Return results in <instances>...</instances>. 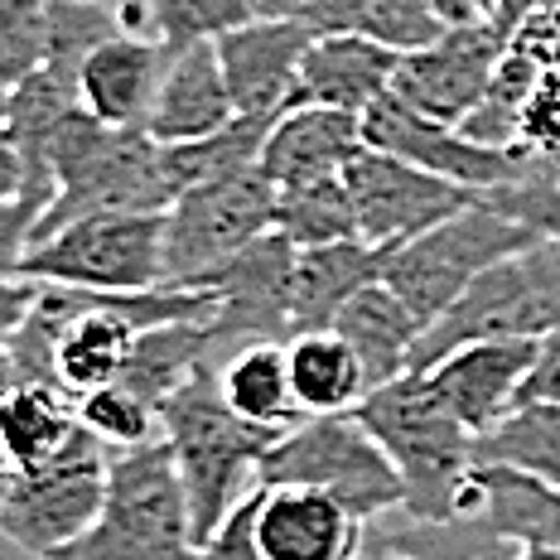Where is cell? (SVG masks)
I'll list each match as a JSON object with an SVG mask.
<instances>
[{"instance_id":"obj_1","label":"cell","mask_w":560,"mask_h":560,"mask_svg":"<svg viewBox=\"0 0 560 560\" xmlns=\"http://www.w3.org/2000/svg\"><path fill=\"white\" fill-rule=\"evenodd\" d=\"M160 435L179 464L194 541L203 546L228 512L261 488V464L285 430L242 420L218 392V372H198L189 387L160 401Z\"/></svg>"},{"instance_id":"obj_2","label":"cell","mask_w":560,"mask_h":560,"mask_svg":"<svg viewBox=\"0 0 560 560\" xmlns=\"http://www.w3.org/2000/svg\"><path fill=\"white\" fill-rule=\"evenodd\" d=\"M54 203L39 218L34 247L68 223L97 213H170V189L160 174V140L140 126H107L78 107L49 145Z\"/></svg>"},{"instance_id":"obj_3","label":"cell","mask_w":560,"mask_h":560,"mask_svg":"<svg viewBox=\"0 0 560 560\" xmlns=\"http://www.w3.org/2000/svg\"><path fill=\"white\" fill-rule=\"evenodd\" d=\"M358 420L377 435L406 483V517L445 522L469 512L474 488V435L450 416L420 372L372 387L358 406Z\"/></svg>"},{"instance_id":"obj_4","label":"cell","mask_w":560,"mask_h":560,"mask_svg":"<svg viewBox=\"0 0 560 560\" xmlns=\"http://www.w3.org/2000/svg\"><path fill=\"white\" fill-rule=\"evenodd\" d=\"M194 522L189 498L179 483V464L165 435L140 450L112 454L107 498L97 522L73 546L54 551L49 560H194Z\"/></svg>"},{"instance_id":"obj_5","label":"cell","mask_w":560,"mask_h":560,"mask_svg":"<svg viewBox=\"0 0 560 560\" xmlns=\"http://www.w3.org/2000/svg\"><path fill=\"white\" fill-rule=\"evenodd\" d=\"M560 329V242L541 237L527 252L488 266L454 305L425 324L411 372L435 368L445 353L483 338H536Z\"/></svg>"},{"instance_id":"obj_6","label":"cell","mask_w":560,"mask_h":560,"mask_svg":"<svg viewBox=\"0 0 560 560\" xmlns=\"http://www.w3.org/2000/svg\"><path fill=\"white\" fill-rule=\"evenodd\" d=\"M261 488H319L363 522L406 508L401 474L358 411L305 416L300 425H290L266 454Z\"/></svg>"},{"instance_id":"obj_7","label":"cell","mask_w":560,"mask_h":560,"mask_svg":"<svg viewBox=\"0 0 560 560\" xmlns=\"http://www.w3.org/2000/svg\"><path fill=\"white\" fill-rule=\"evenodd\" d=\"M532 242H541V237H536L527 223H517V218L488 208L483 198H474L464 213H454L440 228L392 247L387 261H382V280H387L420 319L435 324L488 266L527 252Z\"/></svg>"},{"instance_id":"obj_8","label":"cell","mask_w":560,"mask_h":560,"mask_svg":"<svg viewBox=\"0 0 560 560\" xmlns=\"http://www.w3.org/2000/svg\"><path fill=\"white\" fill-rule=\"evenodd\" d=\"M25 280L88 295H136L170 285L165 213H97L44 237L20 266Z\"/></svg>"},{"instance_id":"obj_9","label":"cell","mask_w":560,"mask_h":560,"mask_svg":"<svg viewBox=\"0 0 560 560\" xmlns=\"http://www.w3.org/2000/svg\"><path fill=\"white\" fill-rule=\"evenodd\" d=\"M276 208H280V189L261 170V160L179 194L165 213L170 285H198L218 266H228L237 252H247L256 237L276 232Z\"/></svg>"},{"instance_id":"obj_10","label":"cell","mask_w":560,"mask_h":560,"mask_svg":"<svg viewBox=\"0 0 560 560\" xmlns=\"http://www.w3.org/2000/svg\"><path fill=\"white\" fill-rule=\"evenodd\" d=\"M112 454L116 450H107L78 420L73 440L54 459L20 469L15 493H10L5 512H0V536L34 560H49L54 551L73 546L102 512Z\"/></svg>"},{"instance_id":"obj_11","label":"cell","mask_w":560,"mask_h":560,"mask_svg":"<svg viewBox=\"0 0 560 560\" xmlns=\"http://www.w3.org/2000/svg\"><path fill=\"white\" fill-rule=\"evenodd\" d=\"M363 140L372 150H382V155H396L406 165L430 170L474 194H493V189H508V184H527L536 174H546V160L532 145H508V150L478 145L459 126L416 112L396 92H387V97L363 112Z\"/></svg>"},{"instance_id":"obj_12","label":"cell","mask_w":560,"mask_h":560,"mask_svg":"<svg viewBox=\"0 0 560 560\" xmlns=\"http://www.w3.org/2000/svg\"><path fill=\"white\" fill-rule=\"evenodd\" d=\"M348 198L358 208V232L372 247L392 252L401 242L420 237V232L440 228L445 218L464 213L474 203V189L464 184H450L430 170H416L396 155H382V150L363 145L343 170Z\"/></svg>"},{"instance_id":"obj_13","label":"cell","mask_w":560,"mask_h":560,"mask_svg":"<svg viewBox=\"0 0 560 560\" xmlns=\"http://www.w3.org/2000/svg\"><path fill=\"white\" fill-rule=\"evenodd\" d=\"M508 44L512 39L493 20L450 25L430 49L401 58L392 92L401 102H411L416 112L435 116V121L464 126V116H474L478 102L493 88V73H498V63H503Z\"/></svg>"},{"instance_id":"obj_14","label":"cell","mask_w":560,"mask_h":560,"mask_svg":"<svg viewBox=\"0 0 560 560\" xmlns=\"http://www.w3.org/2000/svg\"><path fill=\"white\" fill-rule=\"evenodd\" d=\"M290 271H295V247L280 232H266L228 266L198 280L218 295L213 329L228 343V353L242 343H256V338L290 343Z\"/></svg>"},{"instance_id":"obj_15","label":"cell","mask_w":560,"mask_h":560,"mask_svg":"<svg viewBox=\"0 0 560 560\" xmlns=\"http://www.w3.org/2000/svg\"><path fill=\"white\" fill-rule=\"evenodd\" d=\"M536 358H541L536 338H483V343L454 348L420 377L469 435H483L522 406V387H527Z\"/></svg>"},{"instance_id":"obj_16","label":"cell","mask_w":560,"mask_h":560,"mask_svg":"<svg viewBox=\"0 0 560 560\" xmlns=\"http://www.w3.org/2000/svg\"><path fill=\"white\" fill-rule=\"evenodd\" d=\"M314 44L305 20H252L218 39V58L237 102V116H280L295 107L300 63Z\"/></svg>"},{"instance_id":"obj_17","label":"cell","mask_w":560,"mask_h":560,"mask_svg":"<svg viewBox=\"0 0 560 560\" xmlns=\"http://www.w3.org/2000/svg\"><path fill=\"white\" fill-rule=\"evenodd\" d=\"M256 536L266 560H358L368 522L319 488H261Z\"/></svg>"},{"instance_id":"obj_18","label":"cell","mask_w":560,"mask_h":560,"mask_svg":"<svg viewBox=\"0 0 560 560\" xmlns=\"http://www.w3.org/2000/svg\"><path fill=\"white\" fill-rule=\"evenodd\" d=\"M228 121H237V102H232L218 44L170 49L155 102H150L145 116V136L160 140V145H184V140H203L223 131Z\"/></svg>"},{"instance_id":"obj_19","label":"cell","mask_w":560,"mask_h":560,"mask_svg":"<svg viewBox=\"0 0 560 560\" xmlns=\"http://www.w3.org/2000/svg\"><path fill=\"white\" fill-rule=\"evenodd\" d=\"M363 145V116L334 107H290L276 116L271 136H266L261 170L271 174L280 194L305 189L319 179H338Z\"/></svg>"},{"instance_id":"obj_20","label":"cell","mask_w":560,"mask_h":560,"mask_svg":"<svg viewBox=\"0 0 560 560\" xmlns=\"http://www.w3.org/2000/svg\"><path fill=\"white\" fill-rule=\"evenodd\" d=\"M401 54L382 44L353 39V34H314L305 63H300L295 107H334L363 116L372 102H382L396 83Z\"/></svg>"},{"instance_id":"obj_21","label":"cell","mask_w":560,"mask_h":560,"mask_svg":"<svg viewBox=\"0 0 560 560\" xmlns=\"http://www.w3.org/2000/svg\"><path fill=\"white\" fill-rule=\"evenodd\" d=\"M170 49L150 34H116L78 73V102L107 126H140L145 131L150 102H155L160 73Z\"/></svg>"},{"instance_id":"obj_22","label":"cell","mask_w":560,"mask_h":560,"mask_svg":"<svg viewBox=\"0 0 560 560\" xmlns=\"http://www.w3.org/2000/svg\"><path fill=\"white\" fill-rule=\"evenodd\" d=\"M387 252L372 242H334V247H295V271H290V338L334 329L338 310L382 280Z\"/></svg>"},{"instance_id":"obj_23","label":"cell","mask_w":560,"mask_h":560,"mask_svg":"<svg viewBox=\"0 0 560 560\" xmlns=\"http://www.w3.org/2000/svg\"><path fill=\"white\" fill-rule=\"evenodd\" d=\"M228 358V343L218 338L213 319H174L140 329L126 358L121 387H131L136 396H145L160 411V401H170L179 387H189L198 372H218Z\"/></svg>"},{"instance_id":"obj_24","label":"cell","mask_w":560,"mask_h":560,"mask_svg":"<svg viewBox=\"0 0 560 560\" xmlns=\"http://www.w3.org/2000/svg\"><path fill=\"white\" fill-rule=\"evenodd\" d=\"M334 329L353 343L358 363L368 372V392H372V387H387V382L411 372L425 319L396 295L387 280H372L368 290H358V295L338 310Z\"/></svg>"},{"instance_id":"obj_25","label":"cell","mask_w":560,"mask_h":560,"mask_svg":"<svg viewBox=\"0 0 560 560\" xmlns=\"http://www.w3.org/2000/svg\"><path fill=\"white\" fill-rule=\"evenodd\" d=\"M68 295H73V319L58 334V353H54L58 387L73 396H88L97 387L121 382L126 358H131V343L140 329L126 314H116L107 305V295H88V290H68Z\"/></svg>"},{"instance_id":"obj_26","label":"cell","mask_w":560,"mask_h":560,"mask_svg":"<svg viewBox=\"0 0 560 560\" xmlns=\"http://www.w3.org/2000/svg\"><path fill=\"white\" fill-rule=\"evenodd\" d=\"M218 392L252 425L290 430L305 420L295 382H290V353L280 338H256V343L232 348L218 368Z\"/></svg>"},{"instance_id":"obj_27","label":"cell","mask_w":560,"mask_h":560,"mask_svg":"<svg viewBox=\"0 0 560 560\" xmlns=\"http://www.w3.org/2000/svg\"><path fill=\"white\" fill-rule=\"evenodd\" d=\"M469 512L498 527L517 546H551L560 551V493L541 478L503 469V464H474Z\"/></svg>"},{"instance_id":"obj_28","label":"cell","mask_w":560,"mask_h":560,"mask_svg":"<svg viewBox=\"0 0 560 560\" xmlns=\"http://www.w3.org/2000/svg\"><path fill=\"white\" fill-rule=\"evenodd\" d=\"M305 25L314 34H353V39L382 44L392 54H420L440 39L450 25L430 10V0H324L305 10Z\"/></svg>"},{"instance_id":"obj_29","label":"cell","mask_w":560,"mask_h":560,"mask_svg":"<svg viewBox=\"0 0 560 560\" xmlns=\"http://www.w3.org/2000/svg\"><path fill=\"white\" fill-rule=\"evenodd\" d=\"M290 353V382H295L300 411L305 416H338L358 411L368 396V372L358 363L353 343L338 329L295 334L285 343Z\"/></svg>"},{"instance_id":"obj_30","label":"cell","mask_w":560,"mask_h":560,"mask_svg":"<svg viewBox=\"0 0 560 560\" xmlns=\"http://www.w3.org/2000/svg\"><path fill=\"white\" fill-rule=\"evenodd\" d=\"M276 116H237L223 131L203 136V140H184V145H160V174H165L170 189V208L179 194L198 189L208 179H223V174H237L261 160V145L271 136Z\"/></svg>"},{"instance_id":"obj_31","label":"cell","mask_w":560,"mask_h":560,"mask_svg":"<svg viewBox=\"0 0 560 560\" xmlns=\"http://www.w3.org/2000/svg\"><path fill=\"white\" fill-rule=\"evenodd\" d=\"M78 430V396L63 387H15L0 401V450L15 469L54 459Z\"/></svg>"},{"instance_id":"obj_32","label":"cell","mask_w":560,"mask_h":560,"mask_svg":"<svg viewBox=\"0 0 560 560\" xmlns=\"http://www.w3.org/2000/svg\"><path fill=\"white\" fill-rule=\"evenodd\" d=\"M474 464H503L560 493V401H527L474 435Z\"/></svg>"},{"instance_id":"obj_33","label":"cell","mask_w":560,"mask_h":560,"mask_svg":"<svg viewBox=\"0 0 560 560\" xmlns=\"http://www.w3.org/2000/svg\"><path fill=\"white\" fill-rule=\"evenodd\" d=\"M387 546H396L406 560H517L522 546L508 541L498 527H488L478 512L445 522L406 517L401 527H387Z\"/></svg>"},{"instance_id":"obj_34","label":"cell","mask_w":560,"mask_h":560,"mask_svg":"<svg viewBox=\"0 0 560 560\" xmlns=\"http://www.w3.org/2000/svg\"><path fill=\"white\" fill-rule=\"evenodd\" d=\"M276 232L290 247H334V242H363L358 232V208L348 198L343 174L319 179L305 189H285L276 208Z\"/></svg>"},{"instance_id":"obj_35","label":"cell","mask_w":560,"mask_h":560,"mask_svg":"<svg viewBox=\"0 0 560 560\" xmlns=\"http://www.w3.org/2000/svg\"><path fill=\"white\" fill-rule=\"evenodd\" d=\"M116 34H126L121 10H112L107 0H49V58H44V68L78 88L83 63Z\"/></svg>"},{"instance_id":"obj_36","label":"cell","mask_w":560,"mask_h":560,"mask_svg":"<svg viewBox=\"0 0 560 560\" xmlns=\"http://www.w3.org/2000/svg\"><path fill=\"white\" fill-rule=\"evenodd\" d=\"M150 34L165 49H189V44H218L223 34L261 20L256 0H145Z\"/></svg>"},{"instance_id":"obj_37","label":"cell","mask_w":560,"mask_h":560,"mask_svg":"<svg viewBox=\"0 0 560 560\" xmlns=\"http://www.w3.org/2000/svg\"><path fill=\"white\" fill-rule=\"evenodd\" d=\"M78 420H83V430H92V435L116 454L160 440V411L145 401V396L121 387V382L78 396Z\"/></svg>"},{"instance_id":"obj_38","label":"cell","mask_w":560,"mask_h":560,"mask_svg":"<svg viewBox=\"0 0 560 560\" xmlns=\"http://www.w3.org/2000/svg\"><path fill=\"white\" fill-rule=\"evenodd\" d=\"M49 58V0H0V78L25 83Z\"/></svg>"},{"instance_id":"obj_39","label":"cell","mask_w":560,"mask_h":560,"mask_svg":"<svg viewBox=\"0 0 560 560\" xmlns=\"http://www.w3.org/2000/svg\"><path fill=\"white\" fill-rule=\"evenodd\" d=\"M478 198H483L488 208H498V213L527 223L536 237L560 242V179H551V174H536L527 184H508V189L478 194Z\"/></svg>"},{"instance_id":"obj_40","label":"cell","mask_w":560,"mask_h":560,"mask_svg":"<svg viewBox=\"0 0 560 560\" xmlns=\"http://www.w3.org/2000/svg\"><path fill=\"white\" fill-rule=\"evenodd\" d=\"M44 213H49L44 194H20L0 203V276H20L25 256L34 252V232H39Z\"/></svg>"},{"instance_id":"obj_41","label":"cell","mask_w":560,"mask_h":560,"mask_svg":"<svg viewBox=\"0 0 560 560\" xmlns=\"http://www.w3.org/2000/svg\"><path fill=\"white\" fill-rule=\"evenodd\" d=\"M256 517H261V488L228 512V522L198 546L194 560H266L261 536H256Z\"/></svg>"},{"instance_id":"obj_42","label":"cell","mask_w":560,"mask_h":560,"mask_svg":"<svg viewBox=\"0 0 560 560\" xmlns=\"http://www.w3.org/2000/svg\"><path fill=\"white\" fill-rule=\"evenodd\" d=\"M44 285L39 280H25V276H0V343H10L20 329H25V319L39 305Z\"/></svg>"},{"instance_id":"obj_43","label":"cell","mask_w":560,"mask_h":560,"mask_svg":"<svg viewBox=\"0 0 560 560\" xmlns=\"http://www.w3.org/2000/svg\"><path fill=\"white\" fill-rule=\"evenodd\" d=\"M527 401H560V329L541 338V358H536L527 387H522V406Z\"/></svg>"},{"instance_id":"obj_44","label":"cell","mask_w":560,"mask_h":560,"mask_svg":"<svg viewBox=\"0 0 560 560\" xmlns=\"http://www.w3.org/2000/svg\"><path fill=\"white\" fill-rule=\"evenodd\" d=\"M20 194H30L25 160H20L15 140H10L5 131H0V203H5V198H20Z\"/></svg>"},{"instance_id":"obj_45","label":"cell","mask_w":560,"mask_h":560,"mask_svg":"<svg viewBox=\"0 0 560 560\" xmlns=\"http://www.w3.org/2000/svg\"><path fill=\"white\" fill-rule=\"evenodd\" d=\"M314 5H324V0H256V10H261L266 20H300Z\"/></svg>"},{"instance_id":"obj_46","label":"cell","mask_w":560,"mask_h":560,"mask_svg":"<svg viewBox=\"0 0 560 560\" xmlns=\"http://www.w3.org/2000/svg\"><path fill=\"white\" fill-rule=\"evenodd\" d=\"M20 387V372H15V358H10V343H0V401Z\"/></svg>"},{"instance_id":"obj_47","label":"cell","mask_w":560,"mask_h":560,"mask_svg":"<svg viewBox=\"0 0 560 560\" xmlns=\"http://www.w3.org/2000/svg\"><path fill=\"white\" fill-rule=\"evenodd\" d=\"M15 478H20V469H15V459H10L5 450H0V512H5V503H10V493H15Z\"/></svg>"},{"instance_id":"obj_48","label":"cell","mask_w":560,"mask_h":560,"mask_svg":"<svg viewBox=\"0 0 560 560\" xmlns=\"http://www.w3.org/2000/svg\"><path fill=\"white\" fill-rule=\"evenodd\" d=\"M358 560H406L401 551H396V546H387V536H368V546H363V556H358Z\"/></svg>"},{"instance_id":"obj_49","label":"cell","mask_w":560,"mask_h":560,"mask_svg":"<svg viewBox=\"0 0 560 560\" xmlns=\"http://www.w3.org/2000/svg\"><path fill=\"white\" fill-rule=\"evenodd\" d=\"M517 560H560V551H551V546H522Z\"/></svg>"},{"instance_id":"obj_50","label":"cell","mask_w":560,"mask_h":560,"mask_svg":"<svg viewBox=\"0 0 560 560\" xmlns=\"http://www.w3.org/2000/svg\"><path fill=\"white\" fill-rule=\"evenodd\" d=\"M5 121H10V83L0 78V131H5Z\"/></svg>"},{"instance_id":"obj_51","label":"cell","mask_w":560,"mask_h":560,"mask_svg":"<svg viewBox=\"0 0 560 560\" xmlns=\"http://www.w3.org/2000/svg\"><path fill=\"white\" fill-rule=\"evenodd\" d=\"M541 10H546V15H556V20H560V0H541Z\"/></svg>"}]
</instances>
